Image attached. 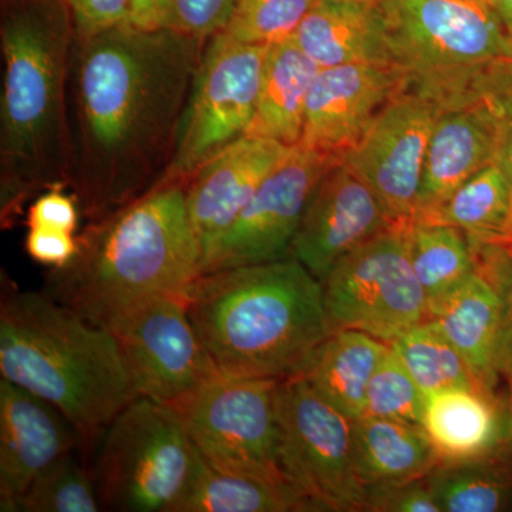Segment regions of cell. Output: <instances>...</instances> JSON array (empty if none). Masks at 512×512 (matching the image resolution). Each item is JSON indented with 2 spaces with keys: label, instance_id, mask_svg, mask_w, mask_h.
Returning <instances> with one entry per match:
<instances>
[{
  "label": "cell",
  "instance_id": "cell-1",
  "mask_svg": "<svg viewBox=\"0 0 512 512\" xmlns=\"http://www.w3.org/2000/svg\"><path fill=\"white\" fill-rule=\"evenodd\" d=\"M205 40L123 23L77 39L67 86V190L97 222L161 183Z\"/></svg>",
  "mask_w": 512,
  "mask_h": 512
},
{
  "label": "cell",
  "instance_id": "cell-2",
  "mask_svg": "<svg viewBox=\"0 0 512 512\" xmlns=\"http://www.w3.org/2000/svg\"><path fill=\"white\" fill-rule=\"evenodd\" d=\"M76 43L63 0H0V222L36 195L67 190V86Z\"/></svg>",
  "mask_w": 512,
  "mask_h": 512
},
{
  "label": "cell",
  "instance_id": "cell-3",
  "mask_svg": "<svg viewBox=\"0 0 512 512\" xmlns=\"http://www.w3.org/2000/svg\"><path fill=\"white\" fill-rule=\"evenodd\" d=\"M184 299L202 345L225 376H299L332 333L322 282L293 256L201 274Z\"/></svg>",
  "mask_w": 512,
  "mask_h": 512
},
{
  "label": "cell",
  "instance_id": "cell-4",
  "mask_svg": "<svg viewBox=\"0 0 512 512\" xmlns=\"http://www.w3.org/2000/svg\"><path fill=\"white\" fill-rule=\"evenodd\" d=\"M77 237L79 252L52 269L43 292L104 328L147 299L184 293L201 275L184 185L154 188Z\"/></svg>",
  "mask_w": 512,
  "mask_h": 512
},
{
  "label": "cell",
  "instance_id": "cell-5",
  "mask_svg": "<svg viewBox=\"0 0 512 512\" xmlns=\"http://www.w3.org/2000/svg\"><path fill=\"white\" fill-rule=\"evenodd\" d=\"M0 375L62 412L83 453L138 397L111 330L43 291L3 289Z\"/></svg>",
  "mask_w": 512,
  "mask_h": 512
},
{
  "label": "cell",
  "instance_id": "cell-6",
  "mask_svg": "<svg viewBox=\"0 0 512 512\" xmlns=\"http://www.w3.org/2000/svg\"><path fill=\"white\" fill-rule=\"evenodd\" d=\"M406 90L444 106L501 59L507 29L487 0H377Z\"/></svg>",
  "mask_w": 512,
  "mask_h": 512
},
{
  "label": "cell",
  "instance_id": "cell-7",
  "mask_svg": "<svg viewBox=\"0 0 512 512\" xmlns=\"http://www.w3.org/2000/svg\"><path fill=\"white\" fill-rule=\"evenodd\" d=\"M92 476L101 511L174 512L197 467L180 414L138 396L101 434Z\"/></svg>",
  "mask_w": 512,
  "mask_h": 512
},
{
  "label": "cell",
  "instance_id": "cell-8",
  "mask_svg": "<svg viewBox=\"0 0 512 512\" xmlns=\"http://www.w3.org/2000/svg\"><path fill=\"white\" fill-rule=\"evenodd\" d=\"M266 50L268 46L247 45L224 32L208 40L178 126L173 158L157 187H185L208 161L247 137Z\"/></svg>",
  "mask_w": 512,
  "mask_h": 512
},
{
  "label": "cell",
  "instance_id": "cell-9",
  "mask_svg": "<svg viewBox=\"0 0 512 512\" xmlns=\"http://www.w3.org/2000/svg\"><path fill=\"white\" fill-rule=\"evenodd\" d=\"M278 416L282 471L313 511H365L366 485L353 457V420L301 376L279 383Z\"/></svg>",
  "mask_w": 512,
  "mask_h": 512
},
{
  "label": "cell",
  "instance_id": "cell-10",
  "mask_svg": "<svg viewBox=\"0 0 512 512\" xmlns=\"http://www.w3.org/2000/svg\"><path fill=\"white\" fill-rule=\"evenodd\" d=\"M279 383L218 375L174 409L212 467L291 485L279 456Z\"/></svg>",
  "mask_w": 512,
  "mask_h": 512
},
{
  "label": "cell",
  "instance_id": "cell-11",
  "mask_svg": "<svg viewBox=\"0 0 512 512\" xmlns=\"http://www.w3.org/2000/svg\"><path fill=\"white\" fill-rule=\"evenodd\" d=\"M407 224H394L346 255L326 276L330 332L359 330L393 342L426 320L427 299L410 261Z\"/></svg>",
  "mask_w": 512,
  "mask_h": 512
},
{
  "label": "cell",
  "instance_id": "cell-12",
  "mask_svg": "<svg viewBox=\"0 0 512 512\" xmlns=\"http://www.w3.org/2000/svg\"><path fill=\"white\" fill-rule=\"evenodd\" d=\"M138 396L177 407L221 375L202 345L184 293H165L121 313L109 328Z\"/></svg>",
  "mask_w": 512,
  "mask_h": 512
},
{
  "label": "cell",
  "instance_id": "cell-13",
  "mask_svg": "<svg viewBox=\"0 0 512 512\" xmlns=\"http://www.w3.org/2000/svg\"><path fill=\"white\" fill-rule=\"evenodd\" d=\"M338 158L302 146L262 181L237 220L202 256L201 274L266 264L289 256L306 207Z\"/></svg>",
  "mask_w": 512,
  "mask_h": 512
},
{
  "label": "cell",
  "instance_id": "cell-14",
  "mask_svg": "<svg viewBox=\"0 0 512 512\" xmlns=\"http://www.w3.org/2000/svg\"><path fill=\"white\" fill-rule=\"evenodd\" d=\"M439 107L404 90L345 157V163L375 192L392 224L416 217L424 158Z\"/></svg>",
  "mask_w": 512,
  "mask_h": 512
},
{
  "label": "cell",
  "instance_id": "cell-15",
  "mask_svg": "<svg viewBox=\"0 0 512 512\" xmlns=\"http://www.w3.org/2000/svg\"><path fill=\"white\" fill-rule=\"evenodd\" d=\"M406 90L403 74L386 63L320 69L306 100L299 146L343 161L387 104Z\"/></svg>",
  "mask_w": 512,
  "mask_h": 512
},
{
  "label": "cell",
  "instance_id": "cell-16",
  "mask_svg": "<svg viewBox=\"0 0 512 512\" xmlns=\"http://www.w3.org/2000/svg\"><path fill=\"white\" fill-rule=\"evenodd\" d=\"M392 225L375 192L340 161L313 192L289 256L323 282L346 255Z\"/></svg>",
  "mask_w": 512,
  "mask_h": 512
},
{
  "label": "cell",
  "instance_id": "cell-17",
  "mask_svg": "<svg viewBox=\"0 0 512 512\" xmlns=\"http://www.w3.org/2000/svg\"><path fill=\"white\" fill-rule=\"evenodd\" d=\"M82 448L72 423L46 400L0 380V511L20 512L29 485L57 458Z\"/></svg>",
  "mask_w": 512,
  "mask_h": 512
},
{
  "label": "cell",
  "instance_id": "cell-18",
  "mask_svg": "<svg viewBox=\"0 0 512 512\" xmlns=\"http://www.w3.org/2000/svg\"><path fill=\"white\" fill-rule=\"evenodd\" d=\"M497 144V116L476 87L440 107L424 158L414 220L436 210L468 178L495 163Z\"/></svg>",
  "mask_w": 512,
  "mask_h": 512
},
{
  "label": "cell",
  "instance_id": "cell-19",
  "mask_svg": "<svg viewBox=\"0 0 512 512\" xmlns=\"http://www.w3.org/2000/svg\"><path fill=\"white\" fill-rule=\"evenodd\" d=\"M292 148L268 138L247 136L192 175L185 185V198L202 256L234 224L262 181Z\"/></svg>",
  "mask_w": 512,
  "mask_h": 512
},
{
  "label": "cell",
  "instance_id": "cell-20",
  "mask_svg": "<svg viewBox=\"0 0 512 512\" xmlns=\"http://www.w3.org/2000/svg\"><path fill=\"white\" fill-rule=\"evenodd\" d=\"M426 320L460 353L478 387L495 397L504 306L493 284L474 272L443 298L429 303Z\"/></svg>",
  "mask_w": 512,
  "mask_h": 512
},
{
  "label": "cell",
  "instance_id": "cell-21",
  "mask_svg": "<svg viewBox=\"0 0 512 512\" xmlns=\"http://www.w3.org/2000/svg\"><path fill=\"white\" fill-rule=\"evenodd\" d=\"M504 421L497 397L447 387L426 396L420 426L441 464H454L491 457L503 441Z\"/></svg>",
  "mask_w": 512,
  "mask_h": 512
},
{
  "label": "cell",
  "instance_id": "cell-22",
  "mask_svg": "<svg viewBox=\"0 0 512 512\" xmlns=\"http://www.w3.org/2000/svg\"><path fill=\"white\" fill-rule=\"evenodd\" d=\"M293 40L320 69L352 63H390L376 3L318 0Z\"/></svg>",
  "mask_w": 512,
  "mask_h": 512
},
{
  "label": "cell",
  "instance_id": "cell-23",
  "mask_svg": "<svg viewBox=\"0 0 512 512\" xmlns=\"http://www.w3.org/2000/svg\"><path fill=\"white\" fill-rule=\"evenodd\" d=\"M319 70L293 37L268 46L255 116L247 136L299 146L306 100Z\"/></svg>",
  "mask_w": 512,
  "mask_h": 512
},
{
  "label": "cell",
  "instance_id": "cell-24",
  "mask_svg": "<svg viewBox=\"0 0 512 512\" xmlns=\"http://www.w3.org/2000/svg\"><path fill=\"white\" fill-rule=\"evenodd\" d=\"M353 457L366 487L423 480L441 464L421 426L373 416L353 420Z\"/></svg>",
  "mask_w": 512,
  "mask_h": 512
},
{
  "label": "cell",
  "instance_id": "cell-25",
  "mask_svg": "<svg viewBox=\"0 0 512 512\" xmlns=\"http://www.w3.org/2000/svg\"><path fill=\"white\" fill-rule=\"evenodd\" d=\"M389 345L359 330L330 333L301 373L319 396L356 420L365 414L367 387Z\"/></svg>",
  "mask_w": 512,
  "mask_h": 512
},
{
  "label": "cell",
  "instance_id": "cell-26",
  "mask_svg": "<svg viewBox=\"0 0 512 512\" xmlns=\"http://www.w3.org/2000/svg\"><path fill=\"white\" fill-rule=\"evenodd\" d=\"M295 511L313 508L291 485L218 470L201 454L190 484L174 508V512Z\"/></svg>",
  "mask_w": 512,
  "mask_h": 512
},
{
  "label": "cell",
  "instance_id": "cell-27",
  "mask_svg": "<svg viewBox=\"0 0 512 512\" xmlns=\"http://www.w3.org/2000/svg\"><path fill=\"white\" fill-rule=\"evenodd\" d=\"M416 220L450 225L474 244H503L512 239V188L497 164L481 168L436 210Z\"/></svg>",
  "mask_w": 512,
  "mask_h": 512
},
{
  "label": "cell",
  "instance_id": "cell-28",
  "mask_svg": "<svg viewBox=\"0 0 512 512\" xmlns=\"http://www.w3.org/2000/svg\"><path fill=\"white\" fill-rule=\"evenodd\" d=\"M410 261L427 305L467 281L476 268L467 235L450 225L413 220L407 225Z\"/></svg>",
  "mask_w": 512,
  "mask_h": 512
},
{
  "label": "cell",
  "instance_id": "cell-29",
  "mask_svg": "<svg viewBox=\"0 0 512 512\" xmlns=\"http://www.w3.org/2000/svg\"><path fill=\"white\" fill-rule=\"evenodd\" d=\"M427 483L441 512L512 511V474L491 457L440 464Z\"/></svg>",
  "mask_w": 512,
  "mask_h": 512
},
{
  "label": "cell",
  "instance_id": "cell-30",
  "mask_svg": "<svg viewBox=\"0 0 512 512\" xmlns=\"http://www.w3.org/2000/svg\"><path fill=\"white\" fill-rule=\"evenodd\" d=\"M387 345L402 360L424 396L447 387L480 389L463 357L429 320L407 329Z\"/></svg>",
  "mask_w": 512,
  "mask_h": 512
},
{
  "label": "cell",
  "instance_id": "cell-31",
  "mask_svg": "<svg viewBox=\"0 0 512 512\" xmlns=\"http://www.w3.org/2000/svg\"><path fill=\"white\" fill-rule=\"evenodd\" d=\"M70 451L47 466L29 485L20 512H99L92 470Z\"/></svg>",
  "mask_w": 512,
  "mask_h": 512
},
{
  "label": "cell",
  "instance_id": "cell-32",
  "mask_svg": "<svg viewBox=\"0 0 512 512\" xmlns=\"http://www.w3.org/2000/svg\"><path fill=\"white\" fill-rule=\"evenodd\" d=\"M318 0H238L224 33L247 45L271 46L295 35Z\"/></svg>",
  "mask_w": 512,
  "mask_h": 512
},
{
  "label": "cell",
  "instance_id": "cell-33",
  "mask_svg": "<svg viewBox=\"0 0 512 512\" xmlns=\"http://www.w3.org/2000/svg\"><path fill=\"white\" fill-rule=\"evenodd\" d=\"M424 400L413 377L392 348H387L377 363L367 387L363 416L382 417L420 426Z\"/></svg>",
  "mask_w": 512,
  "mask_h": 512
},
{
  "label": "cell",
  "instance_id": "cell-34",
  "mask_svg": "<svg viewBox=\"0 0 512 512\" xmlns=\"http://www.w3.org/2000/svg\"><path fill=\"white\" fill-rule=\"evenodd\" d=\"M474 87L490 101L498 123L495 164L512 188V63L497 60L478 77Z\"/></svg>",
  "mask_w": 512,
  "mask_h": 512
},
{
  "label": "cell",
  "instance_id": "cell-35",
  "mask_svg": "<svg viewBox=\"0 0 512 512\" xmlns=\"http://www.w3.org/2000/svg\"><path fill=\"white\" fill-rule=\"evenodd\" d=\"M238 0H175L173 29L208 40L227 28Z\"/></svg>",
  "mask_w": 512,
  "mask_h": 512
},
{
  "label": "cell",
  "instance_id": "cell-36",
  "mask_svg": "<svg viewBox=\"0 0 512 512\" xmlns=\"http://www.w3.org/2000/svg\"><path fill=\"white\" fill-rule=\"evenodd\" d=\"M365 511L441 512L427 478L409 483L366 487Z\"/></svg>",
  "mask_w": 512,
  "mask_h": 512
},
{
  "label": "cell",
  "instance_id": "cell-37",
  "mask_svg": "<svg viewBox=\"0 0 512 512\" xmlns=\"http://www.w3.org/2000/svg\"><path fill=\"white\" fill-rule=\"evenodd\" d=\"M77 39L97 35L130 20V0H63Z\"/></svg>",
  "mask_w": 512,
  "mask_h": 512
},
{
  "label": "cell",
  "instance_id": "cell-38",
  "mask_svg": "<svg viewBox=\"0 0 512 512\" xmlns=\"http://www.w3.org/2000/svg\"><path fill=\"white\" fill-rule=\"evenodd\" d=\"M470 244L478 274L491 282L503 299L504 329L508 328L512 325V239L503 244Z\"/></svg>",
  "mask_w": 512,
  "mask_h": 512
},
{
  "label": "cell",
  "instance_id": "cell-39",
  "mask_svg": "<svg viewBox=\"0 0 512 512\" xmlns=\"http://www.w3.org/2000/svg\"><path fill=\"white\" fill-rule=\"evenodd\" d=\"M82 218L79 204L66 188L56 187L40 194L30 204L28 211L29 228H50L76 234Z\"/></svg>",
  "mask_w": 512,
  "mask_h": 512
},
{
  "label": "cell",
  "instance_id": "cell-40",
  "mask_svg": "<svg viewBox=\"0 0 512 512\" xmlns=\"http://www.w3.org/2000/svg\"><path fill=\"white\" fill-rule=\"evenodd\" d=\"M26 252L39 264L62 269L79 252V237L73 232L50 228H29Z\"/></svg>",
  "mask_w": 512,
  "mask_h": 512
},
{
  "label": "cell",
  "instance_id": "cell-41",
  "mask_svg": "<svg viewBox=\"0 0 512 512\" xmlns=\"http://www.w3.org/2000/svg\"><path fill=\"white\" fill-rule=\"evenodd\" d=\"M175 0H130V20L136 28H173Z\"/></svg>",
  "mask_w": 512,
  "mask_h": 512
},
{
  "label": "cell",
  "instance_id": "cell-42",
  "mask_svg": "<svg viewBox=\"0 0 512 512\" xmlns=\"http://www.w3.org/2000/svg\"><path fill=\"white\" fill-rule=\"evenodd\" d=\"M498 373L505 379L510 392L508 412L512 410V325L504 329L501 336L500 349H498Z\"/></svg>",
  "mask_w": 512,
  "mask_h": 512
},
{
  "label": "cell",
  "instance_id": "cell-43",
  "mask_svg": "<svg viewBox=\"0 0 512 512\" xmlns=\"http://www.w3.org/2000/svg\"><path fill=\"white\" fill-rule=\"evenodd\" d=\"M491 8L500 16L501 22L504 23L505 29H512V0H487Z\"/></svg>",
  "mask_w": 512,
  "mask_h": 512
},
{
  "label": "cell",
  "instance_id": "cell-44",
  "mask_svg": "<svg viewBox=\"0 0 512 512\" xmlns=\"http://www.w3.org/2000/svg\"><path fill=\"white\" fill-rule=\"evenodd\" d=\"M501 444L512 450V410L511 412H508L507 419L504 421V434Z\"/></svg>",
  "mask_w": 512,
  "mask_h": 512
},
{
  "label": "cell",
  "instance_id": "cell-45",
  "mask_svg": "<svg viewBox=\"0 0 512 512\" xmlns=\"http://www.w3.org/2000/svg\"><path fill=\"white\" fill-rule=\"evenodd\" d=\"M501 59L507 60V62L512 63V29L507 30V35H505L503 53H501Z\"/></svg>",
  "mask_w": 512,
  "mask_h": 512
},
{
  "label": "cell",
  "instance_id": "cell-46",
  "mask_svg": "<svg viewBox=\"0 0 512 512\" xmlns=\"http://www.w3.org/2000/svg\"><path fill=\"white\" fill-rule=\"evenodd\" d=\"M332 2H360V3H376L377 0H332Z\"/></svg>",
  "mask_w": 512,
  "mask_h": 512
}]
</instances>
